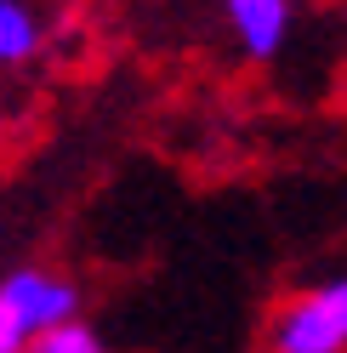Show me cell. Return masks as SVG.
<instances>
[{"mask_svg": "<svg viewBox=\"0 0 347 353\" xmlns=\"http://www.w3.org/2000/svg\"><path fill=\"white\" fill-rule=\"evenodd\" d=\"M268 353H347V274L279 302L268 319Z\"/></svg>", "mask_w": 347, "mask_h": 353, "instance_id": "1", "label": "cell"}, {"mask_svg": "<svg viewBox=\"0 0 347 353\" xmlns=\"http://www.w3.org/2000/svg\"><path fill=\"white\" fill-rule=\"evenodd\" d=\"M80 285L69 274L57 268H17L0 279V314H6L23 336H34V330H46L57 319H74L80 314Z\"/></svg>", "mask_w": 347, "mask_h": 353, "instance_id": "2", "label": "cell"}, {"mask_svg": "<svg viewBox=\"0 0 347 353\" xmlns=\"http://www.w3.org/2000/svg\"><path fill=\"white\" fill-rule=\"evenodd\" d=\"M228 29L251 63H273L291 40V0H222Z\"/></svg>", "mask_w": 347, "mask_h": 353, "instance_id": "3", "label": "cell"}, {"mask_svg": "<svg viewBox=\"0 0 347 353\" xmlns=\"http://www.w3.org/2000/svg\"><path fill=\"white\" fill-rule=\"evenodd\" d=\"M46 52V17L34 0H0V69H29Z\"/></svg>", "mask_w": 347, "mask_h": 353, "instance_id": "4", "label": "cell"}, {"mask_svg": "<svg viewBox=\"0 0 347 353\" xmlns=\"http://www.w3.org/2000/svg\"><path fill=\"white\" fill-rule=\"evenodd\" d=\"M23 353H114V347H108V336L97 325H85L74 314V319H57L46 330H34V336L23 342Z\"/></svg>", "mask_w": 347, "mask_h": 353, "instance_id": "5", "label": "cell"}, {"mask_svg": "<svg viewBox=\"0 0 347 353\" xmlns=\"http://www.w3.org/2000/svg\"><path fill=\"white\" fill-rule=\"evenodd\" d=\"M23 342H29V336H23L6 314H0V353H23Z\"/></svg>", "mask_w": 347, "mask_h": 353, "instance_id": "6", "label": "cell"}]
</instances>
